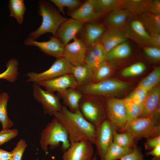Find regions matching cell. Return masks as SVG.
Returning <instances> with one entry per match:
<instances>
[{"instance_id":"5bb4252c","label":"cell","mask_w":160,"mask_h":160,"mask_svg":"<svg viewBox=\"0 0 160 160\" xmlns=\"http://www.w3.org/2000/svg\"><path fill=\"white\" fill-rule=\"evenodd\" d=\"M126 38L128 37L145 47L149 46L150 34L139 20L127 22L121 31Z\"/></svg>"},{"instance_id":"7dc6e473","label":"cell","mask_w":160,"mask_h":160,"mask_svg":"<svg viewBox=\"0 0 160 160\" xmlns=\"http://www.w3.org/2000/svg\"><path fill=\"white\" fill-rule=\"evenodd\" d=\"M146 155H151L153 157L160 158V145L146 153Z\"/></svg>"},{"instance_id":"8fae6325","label":"cell","mask_w":160,"mask_h":160,"mask_svg":"<svg viewBox=\"0 0 160 160\" xmlns=\"http://www.w3.org/2000/svg\"><path fill=\"white\" fill-rule=\"evenodd\" d=\"M63 152V160H92L94 156L92 143L87 140L70 143Z\"/></svg>"},{"instance_id":"ba28073f","label":"cell","mask_w":160,"mask_h":160,"mask_svg":"<svg viewBox=\"0 0 160 160\" xmlns=\"http://www.w3.org/2000/svg\"><path fill=\"white\" fill-rule=\"evenodd\" d=\"M72 65L63 57L57 59L50 67L41 73L29 72L26 74L27 82L37 83L70 73Z\"/></svg>"},{"instance_id":"52a82bcc","label":"cell","mask_w":160,"mask_h":160,"mask_svg":"<svg viewBox=\"0 0 160 160\" xmlns=\"http://www.w3.org/2000/svg\"><path fill=\"white\" fill-rule=\"evenodd\" d=\"M105 103L107 119L116 131L124 132L128 121L124 99L108 97Z\"/></svg>"},{"instance_id":"7a4b0ae2","label":"cell","mask_w":160,"mask_h":160,"mask_svg":"<svg viewBox=\"0 0 160 160\" xmlns=\"http://www.w3.org/2000/svg\"><path fill=\"white\" fill-rule=\"evenodd\" d=\"M38 8V14L42 18V23L37 29L30 33L28 38L36 40L47 33L55 36L60 26L67 18L62 16L47 1H39Z\"/></svg>"},{"instance_id":"e0dca14e","label":"cell","mask_w":160,"mask_h":160,"mask_svg":"<svg viewBox=\"0 0 160 160\" xmlns=\"http://www.w3.org/2000/svg\"><path fill=\"white\" fill-rule=\"evenodd\" d=\"M132 15H134L127 9L116 7L107 14L105 20V25L108 30L121 31L128 17Z\"/></svg>"},{"instance_id":"8d00e7d4","label":"cell","mask_w":160,"mask_h":160,"mask_svg":"<svg viewBox=\"0 0 160 160\" xmlns=\"http://www.w3.org/2000/svg\"><path fill=\"white\" fill-rule=\"evenodd\" d=\"M148 92L142 88H136L124 100L126 103L143 104Z\"/></svg>"},{"instance_id":"603a6c76","label":"cell","mask_w":160,"mask_h":160,"mask_svg":"<svg viewBox=\"0 0 160 160\" xmlns=\"http://www.w3.org/2000/svg\"><path fill=\"white\" fill-rule=\"evenodd\" d=\"M56 95L71 111L75 112L79 109V103L83 95L75 89L69 88L57 92Z\"/></svg>"},{"instance_id":"d6a6232c","label":"cell","mask_w":160,"mask_h":160,"mask_svg":"<svg viewBox=\"0 0 160 160\" xmlns=\"http://www.w3.org/2000/svg\"><path fill=\"white\" fill-rule=\"evenodd\" d=\"M160 81V68H154L140 82L136 88H142L149 91L157 86Z\"/></svg>"},{"instance_id":"1f68e13d","label":"cell","mask_w":160,"mask_h":160,"mask_svg":"<svg viewBox=\"0 0 160 160\" xmlns=\"http://www.w3.org/2000/svg\"><path fill=\"white\" fill-rule=\"evenodd\" d=\"M133 148L123 147L113 142L108 149L103 160H117L120 159L132 152Z\"/></svg>"},{"instance_id":"4dcf8cb0","label":"cell","mask_w":160,"mask_h":160,"mask_svg":"<svg viewBox=\"0 0 160 160\" xmlns=\"http://www.w3.org/2000/svg\"><path fill=\"white\" fill-rule=\"evenodd\" d=\"M19 63L15 58L10 59L7 63L6 69L0 73V79H3L9 82H14L17 79L19 75Z\"/></svg>"},{"instance_id":"4fadbf2b","label":"cell","mask_w":160,"mask_h":160,"mask_svg":"<svg viewBox=\"0 0 160 160\" xmlns=\"http://www.w3.org/2000/svg\"><path fill=\"white\" fill-rule=\"evenodd\" d=\"M73 40L65 46L63 57L73 66L84 64L87 48L81 40L75 37Z\"/></svg>"},{"instance_id":"d590c367","label":"cell","mask_w":160,"mask_h":160,"mask_svg":"<svg viewBox=\"0 0 160 160\" xmlns=\"http://www.w3.org/2000/svg\"><path fill=\"white\" fill-rule=\"evenodd\" d=\"M145 69L146 66L144 63L137 62L123 69L121 71V75L124 77L136 76L143 73Z\"/></svg>"},{"instance_id":"74e56055","label":"cell","mask_w":160,"mask_h":160,"mask_svg":"<svg viewBox=\"0 0 160 160\" xmlns=\"http://www.w3.org/2000/svg\"><path fill=\"white\" fill-rule=\"evenodd\" d=\"M125 103L128 120L141 117L143 111V104L131 103Z\"/></svg>"},{"instance_id":"6da1fadb","label":"cell","mask_w":160,"mask_h":160,"mask_svg":"<svg viewBox=\"0 0 160 160\" xmlns=\"http://www.w3.org/2000/svg\"><path fill=\"white\" fill-rule=\"evenodd\" d=\"M53 116L66 131L70 143L87 140L94 144L95 127L84 117L79 109L73 112L62 106Z\"/></svg>"},{"instance_id":"d4e9b609","label":"cell","mask_w":160,"mask_h":160,"mask_svg":"<svg viewBox=\"0 0 160 160\" xmlns=\"http://www.w3.org/2000/svg\"><path fill=\"white\" fill-rule=\"evenodd\" d=\"M140 20L149 33H160V15L146 12L140 14Z\"/></svg>"},{"instance_id":"cb8c5ba5","label":"cell","mask_w":160,"mask_h":160,"mask_svg":"<svg viewBox=\"0 0 160 160\" xmlns=\"http://www.w3.org/2000/svg\"><path fill=\"white\" fill-rule=\"evenodd\" d=\"M70 74L73 77L78 86L84 85L92 82L93 71L85 63L72 65Z\"/></svg>"},{"instance_id":"d6986e66","label":"cell","mask_w":160,"mask_h":160,"mask_svg":"<svg viewBox=\"0 0 160 160\" xmlns=\"http://www.w3.org/2000/svg\"><path fill=\"white\" fill-rule=\"evenodd\" d=\"M106 60V53L101 44L98 42L87 48L85 63L94 71L102 62Z\"/></svg>"},{"instance_id":"7402d4cb","label":"cell","mask_w":160,"mask_h":160,"mask_svg":"<svg viewBox=\"0 0 160 160\" xmlns=\"http://www.w3.org/2000/svg\"><path fill=\"white\" fill-rule=\"evenodd\" d=\"M106 30L102 25L87 23L86 25L83 36L84 44L87 48L99 42Z\"/></svg>"},{"instance_id":"44dd1931","label":"cell","mask_w":160,"mask_h":160,"mask_svg":"<svg viewBox=\"0 0 160 160\" xmlns=\"http://www.w3.org/2000/svg\"><path fill=\"white\" fill-rule=\"evenodd\" d=\"M160 87L157 86L149 91L143 103V111L140 117L153 115L160 104Z\"/></svg>"},{"instance_id":"681fc988","label":"cell","mask_w":160,"mask_h":160,"mask_svg":"<svg viewBox=\"0 0 160 160\" xmlns=\"http://www.w3.org/2000/svg\"><path fill=\"white\" fill-rule=\"evenodd\" d=\"M97 154L96 153H95V155L94 156H93L92 159V160H97Z\"/></svg>"},{"instance_id":"60d3db41","label":"cell","mask_w":160,"mask_h":160,"mask_svg":"<svg viewBox=\"0 0 160 160\" xmlns=\"http://www.w3.org/2000/svg\"><path fill=\"white\" fill-rule=\"evenodd\" d=\"M18 133V130L16 129H2L0 131V146L16 137Z\"/></svg>"},{"instance_id":"9c48e42d","label":"cell","mask_w":160,"mask_h":160,"mask_svg":"<svg viewBox=\"0 0 160 160\" xmlns=\"http://www.w3.org/2000/svg\"><path fill=\"white\" fill-rule=\"evenodd\" d=\"M33 95L41 104L44 114L53 116L54 113L60 111L62 108L63 105L57 95L42 89L36 83L33 84Z\"/></svg>"},{"instance_id":"7bdbcfd3","label":"cell","mask_w":160,"mask_h":160,"mask_svg":"<svg viewBox=\"0 0 160 160\" xmlns=\"http://www.w3.org/2000/svg\"><path fill=\"white\" fill-rule=\"evenodd\" d=\"M144 51L146 55L151 59L156 61L160 60V48L147 46L145 47Z\"/></svg>"},{"instance_id":"3957f363","label":"cell","mask_w":160,"mask_h":160,"mask_svg":"<svg viewBox=\"0 0 160 160\" xmlns=\"http://www.w3.org/2000/svg\"><path fill=\"white\" fill-rule=\"evenodd\" d=\"M61 143V150L65 151L70 147L68 133L62 124L55 118L49 122L41 132L39 144L44 152H47L48 147L55 149Z\"/></svg>"},{"instance_id":"f907efd6","label":"cell","mask_w":160,"mask_h":160,"mask_svg":"<svg viewBox=\"0 0 160 160\" xmlns=\"http://www.w3.org/2000/svg\"><path fill=\"white\" fill-rule=\"evenodd\" d=\"M151 160H160V158H158L153 157L151 159Z\"/></svg>"},{"instance_id":"836d02e7","label":"cell","mask_w":160,"mask_h":160,"mask_svg":"<svg viewBox=\"0 0 160 160\" xmlns=\"http://www.w3.org/2000/svg\"><path fill=\"white\" fill-rule=\"evenodd\" d=\"M113 143L120 146L133 148L136 142L132 134L124 131L122 133H119L114 128L113 130Z\"/></svg>"},{"instance_id":"ee69618b","label":"cell","mask_w":160,"mask_h":160,"mask_svg":"<svg viewBox=\"0 0 160 160\" xmlns=\"http://www.w3.org/2000/svg\"><path fill=\"white\" fill-rule=\"evenodd\" d=\"M147 12L160 15V0H148Z\"/></svg>"},{"instance_id":"277c9868","label":"cell","mask_w":160,"mask_h":160,"mask_svg":"<svg viewBox=\"0 0 160 160\" xmlns=\"http://www.w3.org/2000/svg\"><path fill=\"white\" fill-rule=\"evenodd\" d=\"M159 121L153 115L128 120L124 132L126 131L130 133L136 142L142 138L147 139L154 137L160 135Z\"/></svg>"},{"instance_id":"f546056e","label":"cell","mask_w":160,"mask_h":160,"mask_svg":"<svg viewBox=\"0 0 160 160\" xmlns=\"http://www.w3.org/2000/svg\"><path fill=\"white\" fill-rule=\"evenodd\" d=\"M8 7L10 16L14 18L19 24H22L26 10L24 0H10L9 1Z\"/></svg>"},{"instance_id":"5b68a950","label":"cell","mask_w":160,"mask_h":160,"mask_svg":"<svg viewBox=\"0 0 160 160\" xmlns=\"http://www.w3.org/2000/svg\"><path fill=\"white\" fill-rule=\"evenodd\" d=\"M129 86L125 82L109 78L99 82L78 86L75 89L84 95L107 97L125 90Z\"/></svg>"},{"instance_id":"e575fe53","label":"cell","mask_w":160,"mask_h":160,"mask_svg":"<svg viewBox=\"0 0 160 160\" xmlns=\"http://www.w3.org/2000/svg\"><path fill=\"white\" fill-rule=\"evenodd\" d=\"M111 64L105 60L101 63L94 71L92 82H96L109 78L113 71Z\"/></svg>"},{"instance_id":"c3c4849f","label":"cell","mask_w":160,"mask_h":160,"mask_svg":"<svg viewBox=\"0 0 160 160\" xmlns=\"http://www.w3.org/2000/svg\"><path fill=\"white\" fill-rule=\"evenodd\" d=\"M10 151L0 148V160H10Z\"/></svg>"},{"instance_id":"ac0fdd59","label":"cell","mask_w":160,"mask_h":160,"mask_svg":"<svg viewBox=\"0 0 160 160\" xmlns=\"http://www.w3.org/2000/svg\"><path fill=\"white\" fill-rule=\"evenodd\" d=\"M72 18L84 23H92L99 18L95 11L93 0L85 1L70 14Z\"/></svg>"},{"instance_id":"8992f818","label":"cell","mask_w":160,"mask_h":160,"mask_svg":"<svg viewBox=\"0 0 160 160\" xmlns=\"http://www.w3.org/2000/svg\"><path fill=\"white\" fill-rule=\"evenodd\" d=\"M79 105V110L84 117L96 127L107 119L105 103L97 100L98 96L83 94Z\"/></svg>"},{"instance_id":"484cf974","label":"cell","mask_w":160,"mask_h":160,"mask_svg":"<svg viewBox=\"0 0 160 160\" xmlns=\"http://www.w3.org/2000/svg\"><path fill=\"white\" fill-rule=\"evenodd\" d=\"M132 50L129 44L126 41L116 46L106 54V60L121 59L129 57L131 54Z\"/></svg>"},{"instance_id":"83f0119b","label":"cell","mask_w":160,"mask_h":160,"mask_svg":"<svg viewBox=\"0 0 160 160\" xmlns=\"http://www.w3.org/2000/svg\"><path fill=\"white\" fill-rule=\"evenodd\" d=\"M9 98V96L6 92L0 94V122L2 129L10 128L14 125L7 114V107Z\"/></svg>"},{"instance_id":"bcb514c9","label":"cell","mask_w":160,"mask_h":160,"mask_svg":"<svg viewBox=\"0 0 160 160\" xmlns=\"http://www.w3.org/2000/svg\"><path fill=\"white\" fill-rule=\"evenodd\" d=\"M149 46L160 47V33H149Z\"/></svg>"},{"instance_id":"4316f807","label":"cell","mask_w":160,"mask_h":160,"mask_svg":"<svg viewBox=\"0 0 160 160\" xmlns=\"http://www.w3.org/2000/svg\"><path fill=\"white\" fill-rule=\"evenodd\" d=\"M148 0H121L119 7L127 9L132 14H141L147 12Z\"/></svg>"},{"instance_id":"7c38bea8","label":"cell","mask_w":160,"mask_h":160,"mask_svg":"<svg viewBox=\"0 0 160 160\" xmlns=\"http://www.w3.org/2000/svg\"><path fill=\"white\" fill-rule=\"evenodd\" d=\"M24 44L25 46L38 47L45 54L57 59L63 57L65 46L56 36L50 37L48 41L39 42L27 38Z\"/></svg>"},{"instance_id":"b9f144b4","label":"cell","mask_w":160,"mask_h":160,"mask_svg":"<svg viewBox=\"0 0 160 160\" xmlns=\"http://www.w3.org/2000/svg\"><path fill=\"white\" fill-rule=\"evenodd\" d=\"M119 160H148L144 158V156L142 152L141 149L136 144L134 145L133 149L132 152L125 156Z\"/></svg>"},{"instance_id":"ab89813d","label":"cell","mask_w":160,"mask_h":160,"mask_svg":"<svg viewBox=\"0 0 160 160\" xmlns=\"http://www.w3.org/2000/svg\"><path fill=\"white\" fill-rule=\"evenodd\" d=\"M27 146L26 141L21 139L17 142L12 150L10 151V160H21Z\"/></svg>"},{"instance_id":"2e32d148","label":"cell","mask_w":160,"mask_h":160,"mask_svg":"<svg viewBox=\"0 0 160 160\" xmlns=\"http://www.w3.org/2000/svg\"><path fill=\"white\" fill-rule=\"evenodd\" d=\"M84 23L72 18L67 19L60 26L55 36L65 46L76 37L82 29Z\"/></svg>"},{"instance_id":"f6af8a7d","label":"cell","mask_w":160,"mask_h":160,"mask_svg":"<svg viewBox=\"0 0 160 160\" xmlns=\"http://www.w3.org/2000/svg\"><path fill=\"white\" fill-rule=\"evenodd\" d=\"M159 145H160V135L147 139L144 143V148L146 151H150Z\"/></svg>"},{"instance_id":"f35d334b","label":"cell","mask_w":160,"mask_h":160,"mask_svg":"<svg viewBox=\"0 0 160 160\" xmlns=\"http://www.w3.org/2000/svg\"><path fill=\"white\" fill-rule=\"evenodd\" d=\"M50 1L63 14H65V7L72 10L76 9L81 4V1L77 0H51Z\"/></svg>"},{"instance_id":"f1b7e54d","label":"cell","mask_w":160,"mask_h":160,"mask_svg":"<svg viewBox=\"0 0 160 160\" xmlns=\"http://www.w3.org/2000/svg\"><path fill=\"white\" fill-rule=\"evenodd\" d=\"M120 1L119 0H93L95 9L99 18L115 8L119 7Z\"/></svg>"},{"instance_id":"9a60e30c","label":"cell","mask_w":160,"mask_h":160,"mask_svg":"<svg viewBox=\"0 0 160 160\" xmlns=\"http://www.w3.org/2000/svg\"><path fill=\"white\" fill-rule=\"evenodd\" d=\"M36 84L44 87L45 90L53 93L60 92L69 88L75 89L78 86L73 77L70 73Z\"/></svg>"},{"instance_id":"ffe728a7","label":"cell","mask_w":160,"mask_h":160,"mask_svg":"<svg viewBox=\"0 0 160 160\" xmlns=\"http://www.w3.org/2000/svg\"><path fill=\"white\" fill-rule=\"evenodd\" d=\"M126 39L121 31L108 29L103 34L99 42L103 46L106 54L116 46L125 42Z\"/></svg>"},{"instance_id":"30bf717a","label":"cell","mask_w":160,"mask_h":160,"mask_svg":"<svg viewBox=\"0 0 160 160\" xmlns=\"http://www.w3.org/2000/svg\"><path fill=\"white\" fill-rule=\"evenodd\" d=\"M114 128L107 119L95 127L94 144L97 154L100 160H103L105 156L113 142Z\"/></svg>"}]
</instances>
